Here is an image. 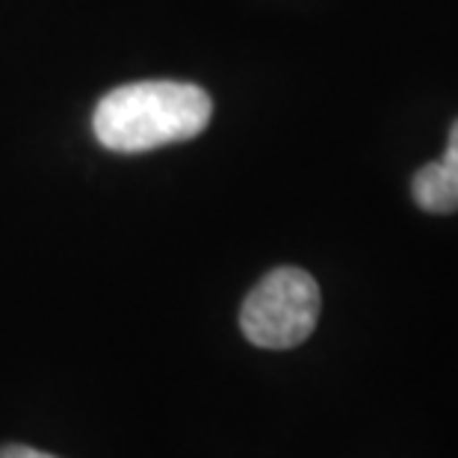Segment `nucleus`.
<instances>
[{
	"label": "nucleus",
	"instance_id": "obj_3",
	"mask_svg": "<svg viewBox=\"0 0 458 458\" xmlns=\"http://www.w3.org/2000/svg\"><path fill=\"white\" fill-rule=\"evenodd\" d=\"M414 201L420 204L426 213H455L458 210V172L450 163L435 160L426 163L420 172L414 174L411 183Z\"/></svg>",
	"mask_w": 458,
	"mask_h": 458
},
{
	"label": "nucleus",
	"instance_id": "obj_5",
	"mask_svg": "<svg viewBox=\"0 0 458 458\" xmlns=\"http://www.w3.org/2000/svg\"><path fill=\"white\" fill-rule=\"evenodd\" d=\"M444 163H450L453 169L458 172V122L450 128V142H446V151H444Z\"/></svg>",
	"mask_w": 458,
	"mask_h": 458
},
{
	"label": "nucleus",
	"instance_id": "obj_1",
	"mask_svg": "<svg viewBox=\"0 0 458 458\" xmlns=\"http://www.w3.org/2000/svg\"><path fill=\"white\" fill-rule=\"evenodd\" d=\"M213 101L196 83L140 81L106 92L95 106L92 131L110 151H151L187 142L210 124Z\"/></svg>",
	"mask_w": 458,
	"mask_h": 458
},
{
	"label": "nucleus",
	"instance_id": "obj_4",
	"mask_svg": "<svg viewBox=\"0 0 458 458\" xmlns=\"http://www.w3.org/2000/svg\"><path fill=\"white\" fill-rule=\"evenodd\" d=\"M0 458H56L51 453H42V450H33V446H21V444H9L0 450Z\"/></svg>",
	"mask_w": 458,
	"mask_h": 458
},
{
	"label": "nucleus",
	"instance_id": "obj_2",
	"mask_svg": "<svg viewBox=\"0 0 458 458\" xmlns=\"http://www.w3.org/2000/svg\"><path fill=\"white\" fill-rule=\"evenodd\" d=\"M319 319V287L296 267H278L258 281L242 301L240 328L260 349H293L314 335Z\"/></svg>",
	"mask_w": 458,
	"mask_h": 458
}]
</instances>
